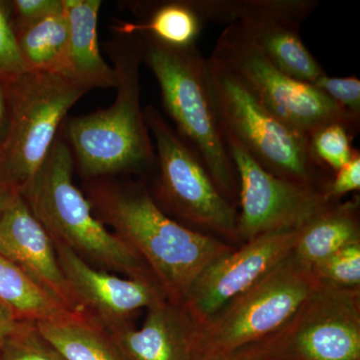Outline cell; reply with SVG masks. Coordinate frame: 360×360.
<instances>
[{"mask_svg":"<svg viewBox=\"0 0 360 360\" xmlns=\"http://www.w3.org/2000/svg\"><path fill=\"white\" fill-rule=\"evenodd\" d=\"M87 193L97 219L141 255L168 302L184 304L201 272L234 248L172 219L143 184L94 182Z\"/></svg>","mask_w":360,"mask_h":360,"instance_id":"obj_1","label":"cell"},{"mask_svg":"<svg viewBox=\"0 0 360 360\" xmlns=\"http://www.w3.org/2000/svg\"><path fill=\"white\" fill-rule=\"evenodd\" d=\"M120 35L110 52L117 75L115 103L68 123L80 172L89 179L139 174L156 165L155 146L141 108L142 39L139 34Z\"/></svg>","mask_w":360,"mask_h":360,"instance_id":"obj_2","label":"cell"},{"mask_svg":"<svg viewBox=\"0 0 360 360\" xmlns=\"http://www.w3.org/2000/svg\"><path fill=\"white\" fill-rule=\"evenodd\" d=\"M72 172V153L65 141L56 139L41 167L20 193L51 240L96 269L155 281L141 255L97 219L89 200L73 184Z\"/></svg>","mask_w":360,"mask_h":360,"instance_id":"obj_3","label":"cell"},{"mask_svg":"<svg viewBox=\"0 0 360 360\" xmlns=\"http://www.w3.org/2000/svg\"><path fill=\"white\" fill-rule=\"evenodd\" d=\"M143 37V61L158 80L175 131L200 158L222 195L236 207L238 174L220 127L207 58L196 45L180 49Z\"/></svg>","mask_w":360,"mask_h":360,"instance_id":"obj_4","label":"cell"},{"mask_svg":"<svg viewBox=\"0 0 360 360\" xmlns=\"http://www.w3.org/2000/svg\"><path fill=\"white\" fill-rule=\"evenodd\" d=\"M220 127L270 174L326 191L333 172L312 153L310 137L262 105L233 73L207 58Z\"/></svg>","mask_w":360,"mask_h":360,"instance_id":"obj_5","label":"cell"},{"mask_svg":"<svg viewBox=\"0 0 360 360\" xmlns=\"http://www.w3.org/2000/svg\"><path fill=\"white\" fill-rule=\"evenodd\" d=\"M0 84L8 115L0 177L20 193L44 162L63 118L91 89L68 75L33 71Z\"/></svg>","mask_w":360,"mask_h":360,"instance_id":"obj_6","label":"cell"},{"mask_svg":"<svg viewBox=\"0 0 360 360\" xmlns=\"http://www.w3.org/2000/svg\"><path fill=\"white\" fill-rule=\"evenodd\" d=\"M155 139L158 169L153 200L167 214L194 231L239 241L236 206L222 195L200 158L155 106L144 108Z\"/></svg>","mask_w":360,"mask_h":360,"instance_id":"obj_7","label":"cell"},{"mask_svg":"<svg viewBox=\"0 0 360 360\" xmlns=\"http://www.w3.org/2000/svg\"><path fill=\"white\" fill-rule=\"evenodd\" d=\"M210 58L224 65L272 115L303 134L340 123L359 134L360 118L342 110L314 85L290 77L265 58L238 23L220 33Z\"/></svg>","mask_w":360,"mask_h":360,"instance_id":"obj_8","label":"cell"},{"mask_svg":"<svg viewBox=\"0 0 360 360\" xmlns=\"http://www.w3.org/2000/svg\"><path fill=\"white\" fill-rule=\"evenodd\" d=\"M321 281L292 251L201 326L202 354L231 352L274 335Z\"/></svg>","mask_w":360,"mask_h":360,"instance_id":"obj_9","label":"cell"},{"mask_svg":"<svg viewBox=\"0 0 360 360\" xmlns=\"http://www.w3.org/2000/svg\"><path fill=\"white\" fill-rule=\"evenodd\" d=\"M269 341L267 360H360V288L321 283Z\"/></svg>","mask_w":360,"mask_h":360,"instance_id":"obj_10","label":"cell"},{"mask_svg":"<svg viewBox=\"0 0 360 360\" xmlns=\"http://www.w3.org/2000/svg\"><path fill=\"white\" fill-rule=\"evenodd\" d=\"M226 144L238 174L240 243L269 232L295 231L331 205L323 191L270 174L238 142L226 139Z\"/></svg>","mask_w":360,"mask_h":360,"instance_id":"obj_11","label":"cell"},{"mask_svg":"<svg viewBox=\"0 0 360 360\" xmlns=\"http://www.w3.org/2000/svg\"><path fill=\"white\" fill-rule=\"evenodd\" d=\"M298 229L262 234L217 258L201 272L182 305L202 326L290 255Z\"/></svg>","mask_w":360,"mask_h":360,"instance_id":"obj_12","label":"cell"},{"mask_svg":"<svg viewBox=\"0 0 360 360\" xmlns=\"http://www.w3.org/2000/svg\"><path fill=\"white\" fill-rule=\"evenodd\" d=\"M315 0H238L236 22L270 63L290 77L314 84L326 75L300 35Z\"/></svg>","mask_w":360,"mask_h":360,"instance_id":"obj_13","label":"cell"},{"mask_svg":"<svg viewBox=\"0 0 360 360\" xmlns=\"http://www.w3.org/2000/svg\"><path fill=\"white\" fill-rule=\"evenodd\" d=\"M53 245L59 266L82 312L111 333L134 326L139 310L167 300L153 279L122 278L91 266L61 243Z\"/></svg>","mask_w":360,"mask_h":360,"instance_id":"obj_14","label":"cell"},{"mask_svg":"<svg viewBox=\"0 0 360 360\" xmlns=\"http://www.w3.org/2000/svg\"><path fill=\"white\" fill-rule=\"evenodd\" d=\"M0 255L68 311L84 314L59 266L51 236L20 193L0 219Z\"/></svg>","mask_w":360,"mask_h":360,"instance_id":"obj_15","label":"cell"},{"mask_svg":"<svg viewBox=\"0 0 360 360\" xmlns=\"http://www.w3.org/2000/svg\"><path fill=\"white\" fill-rule=\"evenodd\" d=\"M201 326L182 304L156 303L139 329L112 333L130 360H200Z\"/></svg>","mask_w":360,"mask_h":360,"instance_id":"obj_16","label":"cell"},{"mask_svg":"<svg viewBox=\"0 0 360 360\" xmlns=\"http://www.w3.org/2000/svg\"><path fill=\"white\" fill-rule=\"evenodd\" d=\"M70 25V49L66 75L94 87H116L115 68L105 63L97 41L101 0H63Z\"/></svg>","mask_w":360,"mask_h":360,"instance_id":"obj_17","label":"cell"},{"mask_svg":"<svg viewBox=\"0 0 360 360\" xmlns=\"http://www.w3.org/2000/svg\"><path fill=\"white\" fill-rule=\"evenodd\" d=\"M359 196L331 203L298 229L292 253L311 269L321 259L345 246L360 243Z\"/></svg>","mask_w":360,"mask_h":360,"instance_id":"obj_18","label":"cell"},{"mask_svg":"<svg viewBox=\"0 0 360 360\" xmlns=\"http://www.w3.org/2000/svg\"><path fill=\"white\" fill-rule=\"evenodd\" d=\"M37 328L65 360H130L112 333L89 314L37 322Z\"/></svg>","mask_w":360,"mask_h":360,"instance_id":"obj_19","label":"cell"},{"mask_svg":"<svg viewBox=\"0 0 360 360\" xmlns=\"http://www.w3.org/2000/svg\"><path fill=\"white\" fill-rule=\"evenodd\" d=\"M13 30L26 70L66 75L70 25L65 6L63 11Z\"/></svg>","mask_w":360,"mask_h":360,"instance_id":"obj_20","label":"cell"},{"mask_svg":"<svg viewBox=\"0 0 360 360\" xmlns=\"http://www.w3.org/2000/svg\"><path fill=\"white\" fill-rule=\"evenodd\" d=\"M207 25L198 6V0H179L156 4L141 23H122L120 34H143L172 47L196 45Z\"/></svg>","mask_w":360,"mask_h":360,"instance_id":"obj_21","label":"cell"},{"mask_svg":"<svg viewBox=\"0 0 360 360\" xmlns=\"http://www.w3.org/2000/svg\"><path fill=\"white\" fill-rule=\"evenodd\" d=\"M0 302L21 321L41 322L63 319L73 312L47 295L16 265L0 255Z\"/></svg>","mask_w":360,"mask_h":360,"instance_id":"obj_22","label":"cell"},{"mask_svg":"<svg viewBox=\"0 0 360 360\" xmlns=\"http://www.w3.org/2000/svg\"><path fill=\"white\" fill-rule=\"evenodd\" d=\"M355 136L345 125L333 123L310 135V146L317 160L335 174L359 150L352 146Z\"/></svg>","mask_w":360,"mask_h":360,"instance_id":"obj_23","label":"cell"},{"mask_svg":"<svg viewBox=\"0 0 360 360\" xmlns=\"http://www.w3.org/2000/svg\"><path fill=\"white\" fill-rule=\"evenodd\" d=\"M0 360H65L40 333L37 322L20 321L0 347Z\"/></svg>","mask_w":360,"mask_h":360,"instance_id":"obj_24","label":"cell"},{"mask_svg":"<svg viewBox=\"0 0 360 360\" xmlns=\"http://www.w3.org/2000/svg\"><path fill=\"white\" fill-rule=\"evenodd\" d=\"M321 283L345 288H360V243L345 246L311 267Z\"/></svg>","mask_w":360,"mask_h":360,"instance_id":"obj_25","label":"cell"},{"mask_svg":"<svg viewBox=\"0 0 360 360\" xmlns=\"http://www.w3.org/2000/svg\"><path fill=\"white\" fill-rule=\"evenodd\" d=\"M26 71L8 4L0 1V82L13 79Z\"/></svg>","mask_w":360,"mask_h":360,"instance_id":"obj_26","label":"cell"},{"mask_svg":"<svg viewBox=\"0 0 360 360\" xmlns=\"http://www.w3.org/2000/svg\"><path fill=\"white\" fill-rule=\"evenodd\" d=\"M315 89L340 108L360 118V80L355 77H333L323 75L314 84Z\"/></svg>","mask_w":360,"mask_h":360,"instance_id":"obj_27","label":"cell"},{"mask_svg":"<svg viewBox=\"0 0 360 360\" xmlns=\"http://www.w3.org/2000/svg\"><path fill=\"white\" fill-rule=\"evenodd\" d=\"M8 6L13 27H20L63 11V0H14Z\"/></svg>","mask_w":360,"mask_h":360,"instance_id":"obj_28","label":"cell"},{"mask_svg":"<svg viewBox=\"0 0 360 360\" xmlns=\"http://www.w3.org/2000/svg\"><path fill=\"white\" fill-rule=\"evenodd\" d=\"M360 188V151L357 150L352 160L333 174L324 195L329 202H340L343 196Z\"/></svg>","mask_w":360,"mask_h":360,"instance_id":"obj_29","label":"cell"},{"mask_svg":"<svg viewBox=\"0 0 360 360\" xmlns=\"http://www.w3.org/2000/svg\"><path fill=\"white\" fill-rule=\"evenodd\" d=\"M269 355V338L231 352H210L200 360H267Z\"/></svg>","mask_w":360,"mask_h":360,"instance_id":"obj_30","label":"cell"},{"mask_svg":"<svg viewBox=\"0 0 360 360\" xmlns=\"http://www.w3.org/2000/svg\"><path fill=\"white\" fill-rule=\"evenodd\" d=\"M20 321L6 305L0 302V347L18 328Z\"/></svg>","mask_w":360,"mask_h":360,"instance_id":"obj_31","label":"cell"},{"mask_svg":"<svg viewBox=\"0 0 360 360\" xmlns=\"http://www.w3.org/2000/svg\"><path fill=\"white\" fill-rule=\"evenodd\" d=\"M16 193H18V191L0 177V219Z\"/></svg>","mask_w":360,"mask_h":360,"instance_id":"obj_32","label":"cell"},{"mask_svg":"<svg viewBox=\"0 0 360 360\" xmlns=\"http://www.w3.org/2000/svg\"><path fill=\"white\" fill-rule=\"evenodd\" d=\"M7 123H8V115H7L6 94H4V86L0 84V144L6 137Z\"/></svg>","mask_w":360,"mask_h":360,"instance_id":"obj_33","label":"cell"}]
</instances>
